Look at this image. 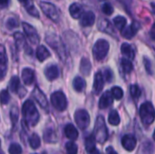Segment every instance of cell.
<instances>
[{
  "label": "cell",
  "mask_w": 155,
  "mask_h": 154,
  "mask_svg": "<svg viewBox=\"0 0 155 154\" xmlns=\"http://www.w3.org/2000/svg\"><path fill=\"white\" fill-rule=\"evenodd\" d=\"M22 113L24 120L28 126H35L39 121V113L31 100H27L24 103L22 107Z\"/></svg>",
  "instance_id": "1"
},
{
  "label": "cell",
  "mask_w": 155,
  "mask_h": 154,
  "mask_svg": "<svg viewBox=\"0 0 155 154\" xmlns=\"http://www.w3.org/2000/svg\"><path fill=\"white\" fill-rule=\"evenodd\" d=\"M45 42L47 43V44H49V46L53 50H54V52L58 54V56L63 62L66 60L67 54H66L65 45L63 43L62 39L57 34L54 33L48 34L45 37Z\"/></svg>",
  "instance_id": "2"
},
{
  "label": "cell",
  "mask_w": 155,
  "mask_h": 154,
  "mask_svg": "<svg viewBox=\"0 0 155 154\" xmlns=\"http://www.w3.org/2000/svg\"><path fill=\"white\" fill-rule=\"evenodd\" d=\"M94 136L99 143H104L108 139V131L103 116H98L95 122Z\"/></svg>",
  "instance_id": "3"
},
{
  "label": "cell",
  "mask_w": 155,
  "mask_h": 154,
  "mask_svg": "<svg viewBox=\"0 0 155 154\" xmlns=\"http://www.w3.org/2000/svg\"><path fill=\"white\" fill-rule=\"evenodd\" d=\"M140 116L144 125H150L153 123L155 119V110L153 105L146 102L140 107Z\"/></svg>",
  "instance_id": "4"
},
{
  "label": "cell",
  "mask_w": 155,
  "mask_h": 154,
  "mask_svg": "<svg viewBox=\"0 0 155 154\" xmlns=\"http://www.w3.org/2000/svg\"><path fill=\"white\" fill-rule=\"evenodd\" d=\"M109 43L104 39H99L96 41L93 47V55L97 61L103 60L109 52Z\"/></svg>",
  "instance_id": "5"
},
{
  "label": "cell",
  "mask_w": 155,
  "mask_h": 154,
  "mask_svg": "<svg viewBox=\"0 0 155 154\" xmlns=\"http://www.w3.org/2000/svg\"><path fill=\"white\" fill-rule=\"evenodd\" d=\"M39 6L40 8L42 9V11L44 12V14L48 17L50 18L52 21H54V23H58L59 20H60V15H59V13L56 9V7L51 4V3H48V2H40L39 3Z\"/></svg>",
  "instance_id": "6"
},
{
  "label": "cell",
  "mask_w": 155,
  "mask_h": 154,
  "mask_svg": "<svg viewBox=\"0 0 155 154\" xmlns=\"http://www.w3.org/2000/svg\"><path fill=\"white\" fill-rule=\"evenodd\" d=\"M51 103L52 105L59 112H63L67 107V100L63 92H54L51 95Z\"/></svg>",
  "instance_id": "7"
},
{
  "label": "cell",
  "mask_w": 155,
  "mask_h": 154,
  "mask_svg": "<svg viewBox=\"0 0 155 154\" xmlns=\"http://www.w3.org/2000/svg\"><path fill=\"white\" fill-rule=\"evenodd\" d=\"M74 120L81 130H85L90 124V116L85 110H77L74 113Z\"/></svg>",
  "instance_id": "8"
},
{
  "label": "cell",
  "mask_w": 155,
  "mask_h": 154,
  "mask_svg": "<svg viewBox=\"0 0 155 154\" xmlns=\"http://www.w3.org/2000/svg\"><path fill=\"white\" fill-rule=\"evenodd\" d=\"M22 26H23L24 32H25V35L27 36L29 42L32 44H35V45L38 44L40 39H39V35H38L35 28L27 23H22Z\"/></svg>",
  "instance_id": "9"
},
{
  "label": "cell",
  "mask_w": 155,
  "mask_h": 154,
  "mask_svg": "<svg viewBox=\"0 0 155 154\" xmlns=\"http://www.w3.org/2000/svg\"><path fill=\"white\" fill-rule=\"evenodd\" d=\"M32 95L42 108L46 109L48 107V103H47V99H46L45 95L37 86H35L34 88V90L32 92Z\"/></svg>",
  "instance_id": "10"
},
{
  "label": "cell",
  "mask_w": 155,
  "mask_h": 154,
  "mask_svg": "<svg viewBox=\"0 0 155 154\" xmlns=\"http://www.w3.org/2000/svg\"><path fill=\"white\" fill-rule=\"evenodd\" d=\"M136 144H137V140L134 135L127 134L122 138V145L126 151L129 152L134 151V148L136 147Z\"/></svg>",
  "instance_id": "11"
},
{
  "label": "cell",
  "mask_w": 155,
  "mask_h": 154,
  "mask_svg": "<svg viewBox=\"0 0 155 154\" xmlns=\"http://www.w3.org/2000/svg\"><path fill=\"white\" fill-rule=\"evenodd\" d=\"M139 28H140V25L137 22H134L130 25H128L125 28L122 29V35L124 38L131 39V38H133L136 34V33L138 32Z\"/></svg>",
  "instance_id": "12"
},
{
  "label": "cell",
  "mask_w": 155,
  "mask_h": 154,
  "mask_svg": "<svg viewBox=\"0 0 155 154\" xmlns=\"http://www.w3.org/2000/svg\"><path fill=\"white\" fill-rule=\"evenodd\" d=\"M80 18H81V20H80L81 25L84 26V27L93 25L95 21V15L92 11H87V12L84 13Z\"/></svg>",
  "instance_id": "13"
},
{
  "label": "cell",
  "mask_w": 155,
  "mask_h": 154,
  "mask_svg": "<svg viewBox=\"0 0 155 154\" xmlns=\"http://www.w3.org/2000/svg\"><path fill=\"white\" fill-rule=\"evenodd\" d=\"M104 80L103 74L101 72H97L94 75V93L95 94H99L104 88Z\"/></svg>",
  "instance_id": "14"
},
{
  "label": "cell",
  "mask_w": 155,
  "mask_h": 154,
  "mask_svg": "<svg viewBox=\"0 0 155 154\" xmlns=\"http://www.w3.org/2000/svg\"><path fill=\"white\" fill-rule=\"evenodd\" d=\"M113 101H114V96H113L112 93L109 92V91L105 92L101 96V98H100V101H99V108L100 109L108 108L113 103Z\"/></svg>",
  "instance_id": "15"
},
{
  "label": "cell",
  "mask_w": 155,
  "mask_h": 154,
  "mask_svg": "<svg viewBox=\"0 0 155 154\" xmlns=\"http://www.w3.org/2000/svg\"><path fill=\"white\" fill-rule=\"evenodd\" d=\"M45 75L47 80L54 81L59 76V69L56 65H48L45 70Z\"/></svg>",
  "instance_id": "16"
},
{
  "label": "cell",
  "mask_w": 155,
  "mask_h": 154,
  "mask_svg": "<svg viewBox=\"0 0 155 154\" xmlns=\"http://www.w3.org/2000/svg\"><path fill=\"white\" fill-rule=\"evenodd\" d=\"M18 1L25 6L27 13H29L32 16L39 17V13H38L37 9L35 8L32 0H18Z\"/></svg>",
  "instance_id": "17"
},
{
  "label": "cell",
  "mask_w": 155,
  "mask_h": 154,
  "mask_svg": "<svg viewBox=\"0 0 155 154\" xmlns=\"http://www.w3.org/2000/svg\"><path fill=\"white\" fill-rule=\"evenodd\" d=\"M69 13L71 15V16L74 19H78L82 16V15L84 14V9L83 6L78 4V3H74L70 5L69 7Z\"/></svg>",
  "instance_id": "18"
},
{
  "label": "cell",
  "mask_w": 155,
  "mask_h": 154,
  "mask_svg": "<svg viewBox=\"0 0 155 154\" xmlns=\"http://www.w3.org/2000/svg\"><path fill=\"white\" fill-rule=\"evenodd\" d=\"M22 80L25 84L30 85L35 80V73L30 68H25L22 71Z\"/></svg>",
  "instance_id": "19"
},
{
  "label": "cell",
  "mask_w": 155,
  "mask_h": 154,
  "mask_svg": "<svg viewBox=\"0 0 155 154\" xmlns=\"http://www.w3.org/2000/svg\"><path fill=\"white\" fill-rule=\"evenodd\" d=\"M98 27H99V29H100L102 32H105V33L110 34H114V31L113 25H112L111 23H110L108 20H106V19H102V20L99 22Z\"/></svg>",
  "instance_id": "20"
},
{
  "label": "cell",
  "mask_w": 155,
  "mask_h": 154,
  "mask_svg": "<svg viewBox=\"0 0 155 154\" xmlns=\"http://www.w3.org/2000/svg\"><path fill=\"white\" fill-rule=\"evenodd\" d=\"M121 50H122V53L123 54L127 57L128 59H134V56H135V53H134V50L133 48V46L127 43H124L122 44L121 46Z\"/></svg>",
  "instance_id": "21"
},
{
  "label": "cell",
  "mask_w": 155,
  "mask_h": 154,
  "mask_svg": "<svg viewBox=\"0 0 155 154\" xmlns=\"http://www.w3.org/2000/svg\"><path fill=\"white\" fill-rule=\"evenodd\" d=\"M64 133L66 137L72 141H74L78 138V132L73 124H67L64 128Z\"/></svg>",
  "instance_id": "22"
},
{
  "label": "cell",
  "mask_w": 155,
  "mask_h": 154,
  "mask_svg": "<svg viewBox=\"0 0 155 154\" xmlns=\"http://www.w3.org/2000/svg\"><path fill=\"white\" fill-rule=\"evenodd\" d=\"M51 56L50 52L47 50V48L44 45H40L37 50H36V57L40 62H44L45 60H46L48 57Z\"/></svg>",
  "instance_id": "23"
},
{
  "label": "cell",
  "mask_w": 155,
  "mask_h": 154,
  "mask_svg": "<svg viewBox=\"0 0 155 154\" xmlns=\"http://www.w3.org/2000/svg\"><path fill=\"white\" fill-rule=\"evenodd\" d=\"M44 140L46 143H56L57 141V136L53 128H46V130L44 133Z\"/></svg>",
  "instance_id": "24"
},
{
  "label": "cell",
  "mask_w": 155,
  "mask_h": 154,
  "mask_svg": "<svg viewBox=\"0 0 155 154\" xmlns=\"http://www.w3.org/2000/svg\"><path fill=\"white\" fill-rule=\"evenodd\" d=\"M92 70V65L91 63L89 61L88 58L83 57L81 60V64H80V71L84 75H89L90 72Z\"/></svg>",
  "instance_id": "25"
},
{
  "label": "cell",
  "mask_w": 155,
  "mask_h": 154,
  "mask_svg": "<svg viewBox=\"0 0 155 154\" xmlns=\"http://www.w3.org/2000/svg\"><path fill=\"white\" fill-rule=\"evenodd\" d=\"M85 81L80 76L75 77L73 81V86L76 92H83L85 88Z\"/></svg>",
  "instance_id": "26"
},
{
  "label": "cell",
  "mask_w": 155,
  "mask_h": 154,
  "mask_svg": "<svg viewBox=\"0 0 155 154\" xmlns=\"http://www.w3.org/2000/svg\"><path fill=\"white\" fill-rule=\"evenodd\" d=\"M14 39H15V47L17 48V50L21 49L25 44V36L19 32H15L14 34Z\"/></svg>",
  "instance_id": "27"
},
{
  "label": "cell",
  "mask_w": 155,
  "mask_h": 154,
  "mask_svg": "<svg viewBox=\"0 0 155 154\" xmlns=\"http://www.w3.org/2000/svg\"><path fill=\"white\" fill-rule=\"evenodd\" d=\"M95 138L94 136V134L89 135L85 138V149L87 151V152H90L94 150H95Z\"/></svg>",
  "instance_id": "28"
},
{
  "label": "cell",
  "mask_w": 155,
  "mask_h": 154,
  "mask_svg": "<svg viewBox=\"0 0 155 154\" xmlns=\"http://www.w3.org/2000/svg\"><path fill=\"white\" fill-rule=\"evenodd\" d=\"M20 88V80L18 76H13L9 82V89L13 93H17Z\"/></svg>",
  "instance_id": "29"
},
{
  "label": "cell",
  "mask_w": 155,
  "mask_h": 154,
  "mask_svg": "<svg viewBox=\"0 0 155 154\" xmlns=\"http://www.w3.org/2000/svg\"><path fill=\"white\" fill-rule=\"evenodd\" d=\"M18 117H19V110H18L17 106H13L10 110V119H11V123H12L13 127H15L16 125V123L18 121Z\"/></svg>",
  "instance_id": "30"
},
{
  "label": "cell",
  "mask_w": 155,
  "mask_h": 154,
  "mask_svg": "<svg viewBox=\"0 0 155 154\" xmlns=\"http://www.w3.org/2000/svg\"><path fill=\"white\" fill-rule=\"evenodd\" d=\"M108 121L110 123V124L112 125H118L120 123V116L117 113V111L113 110L110 113H109V117H108Z\"/></svg>",
  "instance_id": "31"
},
{
  "label": "cell",
  "mask_w": 155,
  "mask_h": 154,
  "mask_svg": "<svg viewBox=\"0 0 155 154\" xmlns=\"http://www.w3.org/2000/svg\"><path fill=\"white\" fill-rule=\"evenodd\" d=\"M121 65L124 73L129 74L133 71V64L128 58H123L121 61Z\"/></svg>",
  "instance_id": "32"
},
{
  "label": "cell",
  "mask_w": 155,
  "mask_h": 154,
  "mask_svg": "<svg viewBox=\"0 0 155 154\" xmlns=\"http://www.w3.org/2000/svg\"><path fill=\"white\" fill-rule=\"evenodd\" d=\"M114 24L119 30H122L124 27V25H126V19H125V17L121 16V15L116 16L114 18Z\"/></svg>",
  "instance_id": "33"
},
{
  "label": "cell",
  "mask_w": 155,
  "mask_h": 154,
  "mask_svg": "<svg viewBox=\"0 0 155 154\" xmlns=\"http://www.w3.org/2000/svg\"><path fill=\"white\" fill-rule=\"evenodd\" d=\"M29 143H30L31 148H33V149L39 148L40 147V144H41L39 136L37 134H35V133H34L33 135H31V137L29 139Z\"/></svg>",
  "instance_id": "34"
},
{
  "label": "cell",
  "mask_w": 155,
  "mask_h": 154,
  "mask_svg": "<svg viewBox=\"0 0 155 154\" xmlns=\"http://www.w3.org/2000/svg\"><path fill=\"white\" fill-rule=\"evenodd\" d=\"M111 93H112L114 98H115L116 100H120V99H122L123 96H124V91H123V89H122L121 87H119V86H114V87H113Z\"/></svg>",
  "instance_id": "35"
},
{
  "label": "cell",
  "mask_w": 155,
  "mask_h": 154,
  "mask_svg": "<svg viewBox=\"0 0 155 154\" xmlns=\"http://www.w3.org/2000/svg\"><path fill=\"white\" fill-rule=\"evenodd\" d=\"M66 148V153L67 154H77V145L74 142H69L65 145Z\"/></svg>",
  "instance_id": "36"
},
{
  "label": "cell",
  "mask_w": 155,
  "mask_h": 154,
  "mask_svg": "<svg viewBox=\"0 0 155 154\" xmlns=\"http://www.w3.org/2000/svg\"><path fill=\"white\" fill-rule=\"evenodd\" d=\"M7 56L5 53V48L3 44H0V65H6Z\"/></svg>",
  "instance_id": "37"
},
{
  "label": "cell",
  "mask_w": 155,
  "mask_h": 154,
  "mask_svg": "<svg viewBox=\"0 0 155 154\" xmlns=\"http://www.w3.org/2000/svg\"><path fill=\"white\" fill-rule=\"evenodd\" d=\"M130 92H131V95L134 99H138L140 96H141V89L139 88L138 85L136 84H134L131 86V89H130Z\"/></svg>",
  "instance_id": "38"
},
{
  "label": "cell",
  "mask_w": 155,
  "mask_h": 154,
  "mask_svg": "<svg viewBox=\"0 0 155 154\" xmlns=\"http://www.w3.org/2000/svg\"><path fill=\"white\" fill-rule=\"evenodd\" d=\"M10 100V95L7 92V90H3L0 93V102L2 104H7Z\"/></svg>",
  "instance_id": "39"
},
{
  "label": "cell",
  "mask_w": 155,
  "mask_h": 154,
  "mask_svg": "<svg viewBox=\"0 0 155 154\" xmlns=\"http://www.w3.org/2000/svg\"><path fill=\"white\" fill-rule=\"evenodd\" d=\"M9 153L10 154H21L22 148L17 143H12L9 147Z\"/></svg>",
  "instance_id": "40"
},
{
  "label": "cell",
  "mask_w": 155,
  "mask_h": 154,
  "mask_svg": "<svg viewBox=\"0 0 155 154\" xmlns=\"http://www.w3.org/2000/svg\"><path fill=\"white\" fill-rule=\"evenodd\" d=\"M102 10H103V12H104L105 15H112V14H113V12H114V8H113V6H112L110 4H108V3H105V4H104V5H103V6H102Z\"/></svg>",
  "instance_id": "41"
},
{
  "label": "cell",
  "mask_w": 155,
  "mask_h": 154,
  "mask_svg": "<svg viewBox=\"0 0 155 154\" xmlns=\"http://www.w3.org/2000/svg\"><path fill=\"white\" fill-rule=\"evenodd\" d=\"M6 26L9 28V29H14V28H16L18 26V23L17 21L15 19V18H9L6 22Z\"/></svg>",
  "instance_id": "42"
},
{
  "label": "cell",
  "mask_w": 155,
  "mask_h": 154,
  "mask_svg": "<svg viewBox=\"0 0 155 154\" xmlns=\"http://www.w3.org/2000/svg\"><path fill=\"white\" fill-rule=\"evenodd\" d=\"M143 62H144V65H145L146 71H147V72H148L150 74H153V70H152V64H151V61H150L148 58L144 57V60H143Z\"/></svg>",
  "instance_id": "43"
},
{
  "label": "cell",
  "mask_w": 155,
  "mask_h": 154,
  "mask_svg": "<svg viewBox=\"0 0 155 154\" xmlns=\"http://www.w3.org/2000/svg\"><path fill=\"white\" fill-rule=\"evenodd\" d=\"M104 78L108 83H110L113 80V73H112V71L110 69H105L104 70Z\"/></svg>",
  "instance_id": "44"
},
{
  "label": "cell",
  "mask_w": 155,
  "mask_h": 154,
  "mask_svg": "<svg viewBox=\"0 0 155 154\" xmlns=\"http://www.w3.org/2000/svg\"><path fill=\"white\" fill-rule=\"evenodd\" d=\"M6 70H7L6 65H0V81L5 78V74H6Z\"/></svg>",
  "instance_id": "45"
},
{
  "label": "cell",
  "mask_w": 155,
  "mask_h": 154,
  "mask_svg": "<svg viewBox=\"0 0 155 154\" xmlns=\"http://www.w3.org/2000/svg\"><path fill=\"white\" fill-rule=\"evenodd\" d=\"M106 154H118V153L114 151V149L113 147H108V148L106 149Z\"/></svg>",
  "instance_id": "46"
},
{
  "label": "cell",
  "mask_w": 155,
  "mask_h": 154,
  "mask_svg": "<svg viewBox=\"0 0 155 154\" xmlns=\"http://www.w3.org/2000/svg\"><path fill=\"white\" fill-rule=\"evenodd\" d=\"M151 36L155 39V24L153 25V27H152V29H151Z\"/></svg>",
  "instance_id": "47"
},
{
  "label": "cell",
  "mask_w": 155,
  "mask_h": 154,
  "mask_svg": "<svg viewBox=\"0 0 155 154\" xmlns=\"http://www.w3.org/2000/svg\"><path fill=\"white\" fill-rule=\"evenodd\" d=\"M9 0H0V5H6Z\"/></svg>",
  "instance_id": "48"
},
{
  "label": "cell",
  "mask_w": 155,
  "mask_h": 154,
  "mask_svg": "<svg viewBox=\"0 0 155 154\" xmlns=\"http://www.w3.org/2000/svg\"><path fill=\"white\" fill-rule=\"evenodd\" d=\"M88 154H100V152H99V151H98L97 149H95V150H94V151L88 152Z\"/></svg>",
  "instance_id": "49"
},
{
  "label": "cell",
  "mask_w": 155,
  "mask_h": 154,
  "mask_svg": "<svg viewBox=\"0 0 155 154\" xmlns=\"http://www.w3.org/2000/svg\"><path fill=\"white\" fill-rule=\"evenodd\" d=\"M152 7H153V11L155 14V4H152Z\"/></svg>",
  "instance_id": "50"
},
{
  "label": "cell",
  "mask_w": 155,
  "mask_h": 154,
  "mask_svg": "<svg viewBox=\"0 0 155 154\" xmlns=\"http://www.w3.org/2000/svg\"><path fill=\"white\" fill-rule=\"evenodd\" d=\"M153 140L155 141V131H154V133H153Z\"/></svg>",
  "instance_id": "51"
},
{
  "label": "cell",
  "mask_w": 155,
  "mask_h": 154,
  "mask_svg": "<svg viewBox=\"0 0 155 154\" xmlns=\"http://www.w3.org/2000/svg\"><path fill=\"white\" fill-rule=\"evenodd\" d=\"M0 154H4V152H1V151H0Z\"/></svg>",
  "instance_id": "52"
},
{
  "label": "cell",
  "mask_w": 155,
  "mask_h": 154,
  "mask_svg": "<svg viewBox=\"0 0 155 154\" xmlns=\"http://www.w3.org/2000/svg\"><path fill=\"white\" fill-rule=\"evenodd\" d=\"M0 146H1V141H0Z\"/></svg>",
  "instance_id": "53"
}]
</instances>
